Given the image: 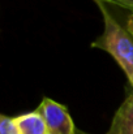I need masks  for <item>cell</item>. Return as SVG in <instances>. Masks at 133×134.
I'll return each mask as SVG.
<instances>
[{
	"label": "cell",
	"mask_w": 133,
	"mask_h": 134,
	"mask_svg": "<svg viewBox=\"0 0 133 134\" xmlns=\"http://www.w3.org/2000/svg\"><path fill=\"white\" fill-rule=\"evenodd\" d=\"M99 1L104 3L106 5H114L133 13V0H99Z\"/></svg>",
	"instance_id": "obj_6"
},
{
	"label": "cell",
	"mask_w": 133,
	"mask_h": 134,
	"mask_svg": "<svg viewBox=\"0 0 133 134\" xmlns=\"http://www.w3.org/2000/svg\"><path fill=\"white\" fill-rule=\"evenodd\" d=\"M103 18V33L91 42V48L107 52L121 68L133 87V37L115 16L107 5L99 0H93Z\"/></svg>",
	"instance_id": "obj_1"
},
{
	"label": "cell",
	"mask_w": 133,
	"mask_h": 134,
	"mask_svg": "<svg viewBox=\"0 0 133 134\" xmlns=\"http://www.w3.org/2000/svg\"><path fill=\"white\" fill-rule=\"evenodd\" d=\"M76 134H90V133H86V132H82V130L77 129V133H76Z\"/></svg>",
	"instance_id": "obj_8"
},
{
	"label": "cell",
	"mask_w": 133,
	"mask_h": 134,
	"mask_svg": "<svg viewBox=\"0 0 133 134\" xmlns=\"http://www.w3.org/2000/svg\"><path fill=\"white\" fill-rule=\"evenodd\" d=\"M16 122L20 134H50L43 116L38 109L16 116Z\"/></svg>",
	"instance_id": "obj_4"
},
{
	"label": "cell",
	"mask_w": 133,
	"mask_h": 134,
	"mask_svg": "<svg viewBox=\"0 0 133 134\" xmlns=\"http://www.w3.org/2000/svg\"><path fill=\"white\" fill-rule=\"evenodd\" d=\"M106 134H133V94L118 108Z\"/></svg>",
	"instance_id": "obj_3"
},
{
	"label": "cell",
	"mask_w": 133,
	"mask_h": 134,
	"mask_svg": "<svg viewBox=\"0 0 133 134\" xmlns=\"http://www.w3.org/2000/svg\"><path fill=\"white\" fill-rule=\"evenodd\" d=\"M0 134H20L16 117H10L7 115L0 116Z\"/></svg>",
	"instance_id": "obj_5"
},
{
	"label": "cell",
	"mask_w": 133,
	"mask_h": 134,
	"mask_svg": "<svg viewBox=\"0 0 133 134\" xmlns=\"http://www.w3.org/2000/svg\"><path fill=\"white\" fill-rule=\"evenodd\" d=\"M38 111L43 116L50 134H76L77 128L71 117L65 105L52 100L51 98H43Z\"/></svg>",
	"instance_id": "obj_2"
},
{
	"label": "cell",
	"mask_w": 133,
	"mask_h": 134,
	"mask_svg": "<svg viewBox=\"0 0 133 134\" xmlns=\"http://www.w3.org/2000/svg\"><path fill=\"white\" fill-rule=\"evenodd\" d=\"M127 29H128V31L132 34V37H133V13H131L129 17H128V21H127Z\"/></svg>",
	"instance_id": "obj_7"
}]
</instances>
